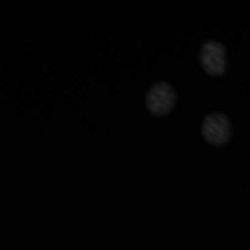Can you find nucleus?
<instances>
[{
	"label": "nucleus",
	"mask_w": 250,
	"mask_h": 250,
	"mask_svg": "<svg viewBox=\"0 0 250 250\" xmlns=\"http://www.w3.org/2000/svg\"><path fill=\"white\" fill-rule=\"evenodd\" d=\"M177 101L175 90L166 82L154 83L146 96V108L151 114L156 117H164L170 113Z\"/></svg>",
	"instance_id": "nucleus-1"
},
{
	"label": "nucleus",
	"mask_w": 250,
	"mask_h": 250,
	"mask_svg": "<svg viewBox=\"0 0 250 250\" xmlns=\"http://www.w3.org/2000/svg\"><path fill=\"white\" fill-rule=\"evenodd\" d=\"M199 61L207 75L213 77H222L228 67L226 48L218 41H207L200 49Z\"/></svg>",
	"instance_id": "nucleus-2"
},
{
	"label": "nucleus",
	"mask_w": 250,
	"mask_h": 250,
	"mask_svg": "<svg viewBox=\"0 0 250 250\" xmlns=\"http://www.w3.org/2000/svg\"><path fill=\"white\" fill-rule=\"evenodd\" d=\"M204 139L215 146H222L230 141L232 126L226 115L220 112L209 113L205 117L201 125Z\"/></svg>",
	"instance_id": "nucleus-3"
}]
</instances>
